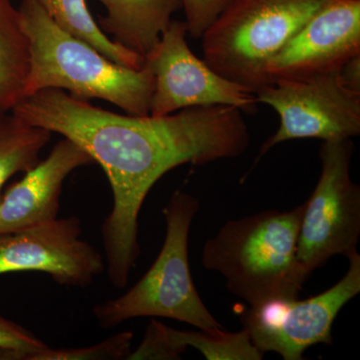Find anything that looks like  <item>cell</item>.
Instances as JSON below:
<instances>
[{
	"label": "cell",
	"instance_id": "cell-7",
	"mask_svg": "<svg viewBox=\"0 0 360 360\" xmlns=\"http://www.w3.org/2000/svg\"><path fill=\"white\" fill-rule=\"evenodd\" d=\"M255 97L258 103L271 106L281 117V127L262 144L257 162L281 142L342 141L360 134V91L348 87L340 71L305 79L277 80L257 91Z\"/></svg>",
	"mask_w": 360,
	"mask_h": 360
},
{
	"label": "cell",
	"instance_id": "cell-9",
	"mask_svg": "<svg viewBox=\"0 0 360 360\" xmlns=\"http://www.w3.org/2000/svg\"><path fill=\"white\" fill-rule=\"evenodd\" d=\"M186 35V22L172 20L146 58L155 79L149 115L163 116L214 104L234 106L252 115L258 103L255 94L221 77L203 59L196 58L187 44Z\"/></svg>",
	"mask_w": 360,
	"mask_h": 360
},
{
	"label": "cell",
	"instance_id": "cell-10",
	"mask_svg": "<svg viewBox=\"0 0 360 360\" xmlns=\"http://www.w3.org/2000/svg\"><path fill=\"white\" fill-rule=\"evenodd\" d=\"M80 220L56 219L13 233L0 234V276L39 271L60 285L86 288L103 274V255L79 238Z\"/></svg>",
	"mask_w": 360,
	"mask_h": 360
},
{
	"label": "cell",
	"instance_id": "cell-8",
	"mask_svg": "<svg viewBox=\"0 0 360 360\" xmlns=\"http://www.w3.org/2000/svg\"><path fill=\"white\" fill-rule=\"evenodd\" d=\"M349 260L345 276L333 288L309 300H277L243 315V326L258 350L284 360H300L307 348L333 345V326L341 309L360 292V255Z\"/></svg>",
	"mask_w": 360,
	"mask_h": 360
},
{
	"label": "cell",
	"instance_id": "cell-16",
	"mask_svg": "<svg viewBox=\"0 0 360 360\" xmlns=\"http://www.w3.org/2000/svg\"><path fill=\"white\" fill-rule=\"evenodd\" d=\"M52 132L25 122L13 111H0V196L7 181L39 162Z\"/></svg>",
	"mask_w": 360,
	"mask_h": 360
},
{
	"label": "cell",
	"instance_id": "cell-14",
	"mask_svg": "<svg viewBox=\"0 0 360 360\" xmlns=\"http://www.w3.org/2000/svg\"><path fill=\"white\" fill-rule=\"evenodd\" d=\"M30 66V42L18 8L0 0V111H11L25 97Z\"/></svg>",
	"mask_w": 360,
	"mask_h": 360
},
{
	"label": "cell",
	"instance_id": "cell-13",
	"mask_svg": "<svg viewBox=\"0 0 360 360\" xmlns=\"http://www.w3.org/2000/svg\"><path fill=\"white\" fill-rule=\"evenodd\" d=\"M106 8L99 26L115 41L146 59L181 8L180 0H98Z\"/></svg>",
	"mask_w": 360,
	"mask_h": 360
},
{
	"label": "cell",
	"instance_id": "cell-3",
	"mask_svg": "<svg viewBox=\"0 0 360 360\" xmlns=\"http://www.w3.org/2000/svg\"><path fill=\"white\" fill-rule=\"evenodd\" d=\"M303 210L304 203L229 220L206 241L201 264L221 274L227 290L250 309L297 298L307 281L296 260Z\"/></svg>",
	"mask_w": 360,
	"mask_h": 360
},
{
	"label": "cell",
	"instance_id": "cell-17",
	"mask_svg": "<svg viewBox=\"0 0 360 360\" xmlns=\"http://www.w3.org/2000/svg\"><path fill=\"white\" fill-rule=\"evenodd\" d=\"M165 345L172 359H179L187 347L200 350L208 360H262L246 328L238 333L179 330L162 323Z\"/></svg>",
	"mask_w": 360,
	"mask_h": 360
},
{
	"label": "cell",
	"instance_id": "cell-15",
	"mask_svg": "<svg viewBox=\"0 0 360 360\" xmlns=\"http://www.w3.org/2000/svg\"><path fill=\"white\" fill-rule=\"evenodd\" d=\"M47 15L65 32L86 42L118 65L141 70L146 59L115 40L108 39L94 20L86 0H37Z\"/></svg>",
	"mask_w": 360,
	"mask_h": 360
},
{
	"label": "cell",
	"instance_id": "cell-18",
	"mask_svg": "<svg viewBox=\"0 0 360 360\" xmlns=\"http://www.w3.org/2000/svg\"><path fill=\"white\" fill-rule=\"evenodd\" d=\"M134 333L130 331L111 336L97 345L82 348H45L33 352L30 360H124L131 354Z\"/></svg>",
	"mask_w": 360,
	"mask_h": 360
},
{
	"label": "cell",
	"instance_id": "cell-19",
	"mask_svg": "<svg viewBox=\"0 0 360 360\" xmlns=\"http://www.w3.org/2000/svg\"><path fill=\"white\" fill-rule=\"evenodd\" d=\"M47 347L30 331L0 316V360H25L26 352L33 354Z\"/></svg>",
	"mask_w": 360,
	"mask_h": 360
},
{
	"label": "cell",
	"instance_id": "cell-21",
	"mask_svg": "<svg viewBox=\"0 0 360 360\" xmlns=\"http://www.w3.org/2000/svg\"><path fill=\"white\" fill-rule=\"evenodd\" d=\"M341 79L355 91H360V56H354L340 68Z\"/></svg>",
	"mask_w": 360,
	"mask_h": 360
},
{
	"label": "cell",
	"instance_id": "cell-20",
	"mask_svg": "<svg viewBox=\"0 0 360 360\" xmlns=\"http://www.w3.org/2000/svg\"><path fill=\"white\" fill-rule=\"evenodd\" d=\"M231 0H180L186 14L187 33L201 39L203 33L219 18Z\"/></svg>",
	"mask_w": 360,
	"mask_h": 360
},
{
	"label": "cell",
	"instance_id": "cell-12",
	"mask_svg": "<svg viewBox=\"0 0 360 360\" xmlns=\"http://www.w3.org/2000/svg\"><path fill=\"white\" fill-rule=\"evenodd\" d=\"M91 156L68 139L0 196V234L23 231L58 219L63 186L77 168L94 165Z\"/></svg>",
	"mask_w": 360,
	"mask_h": 360
},
{
	"label": "cell",
	"instance_id": "cell-11",
	"mask_svg": "<svg viewBox=\"0 0 360 360\" xmlns=\"http://www.w3.org/2000/svg\"><path fill=\"white\" fill-rule=\"evenodd\" d=\"M360 56V0H328L267 65L272 82L340 71Z\"/></svg>",
	"mask_w": 360,
	"mask_h": 360
},
{
	"label": "cell",
	"instance_id": "cell-1",
	"mask_svg": "<svg viewBox=\"0 0 360 360\" xmlns=\"http://www.w3.org/2000/svg\"><path fill=\"white\" fill-rule=\"evenodd\" d=\"M11 111L75 142L103 168L113 203L101 233L106 270L116 288L129 283L141 255L139 213L156 182L187 163L238 158L250 143L243 111L221 104L163 116L122 115L63 90L47 89L23 97Z\"/></svg>",
	"mask_w": 360,
	"mask_h": 360
},
{
	"label": "cell",
	"instance_id": "cell-4",
	"mask_svg": "<svg viewBox=\"0 0 360 360\" xmlns=\"http://www.w3.org/2000/svg\"><path fill=\"white\" fill-rule=\"evenodd\" d=\"M198 210L195 196L182 191L172 194L163 210L167 236L160 255L127 293L94 307L101 328H113L137 317H165L200 330H224L201 300L189 269V231Z\"/></svg>",
	"mask_w": 360,
	"mask_h": 360
},
{
	"label": "cell",
	"instance_id": "cell-5",
	"mask_svg": "<svg viewBox=\"0 0 360 360\" xmlns=\"http://www.w3.org/2000/svg\"><path fill=\"white\" fill-rule=\"evenodd\" d=\"M328 0H231L203 33V60L215 72L257 94L274 84L270 59Z\"/></svg>",
	"mask_w": 360,
	"mask_h": 360
},
{
	"label": "cell",
	"instance_id": "cell-6",
	"mask_svg": "<svg viewBox=\"0 0 360 360\" xmlns=\"http://www.w3.org/2000/svg\"><path fill=\"white\" fill-rule=\"evenodd\" d=\"M352 139L323 141L319 149L321 174L304 203L296 260L307 279L335 255L357 252L360 238V188L350 177Z\"/></svg>",
	"mask_w": 360,
	"mask_h": 360
},
{
	"label": "cell",
	"instance_id": "cell-2",
	"mask_svg": "<svg viewBox=\"0 0 360 360\" xmlns=\"http://www.w3.org/2000/svg\"><path fill=\"white\" fill-rule=\"evenodd\" d=\"M18 11L30 51L25 97L61 89L85 101H108L127 115H149L155 79L148 65L134 70L110 60L61 30L37 0H21Z\"/></svg>",
	"mask_w": 360,
	"mask_h": 360
}]
</instances>
